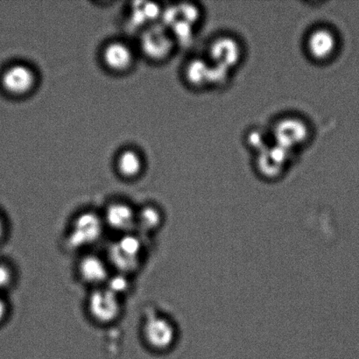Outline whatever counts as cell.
Masks as SVG:
<instances>
[{"label": "cell", "instance_id": "6da1fadb", "mask_svg": "<svg viewBox=\"0 0 359 359\" xmlns=\"http://www.w3.org/2000/svg\"><path fill=\"white\" fill-rule=\"evenodd\" d=\"M1 86L6 93L13 97H25L36 88L39 76L33 67L24 62H16L4 70Z\"/></svg>", "mask_w": 359, "mask_h": 359}, {"label": "cell", "instance_id": "7a4b0ae2", "mask_svg": "<svg viewBox=\"0 0 359 359\" xmlns=\"http://www.w3.org/2000/svg\"><path fill=\"white\" fill-rule=\"evenodd\" d=\"M272 136L278 147L291 152L304 146L309 137V128L302 119L287 117L277 121Z\"/></svg>", "mask_w": 359, "mask_h": 359}, {"label": "cell", "instance_id": "3957f363", "mask_svg": "<svg viewBox=\"0 0 359 359\" xmlns=\"http://www.w3.org/2000/svg\"><path fill=\"white\" fill-rule=\"evenodd\" d=\"M140 49L147 58L161 62L168 57L175 46V39L166 27H147L140 37Z\"/></svg>", "mask_w": 359, "mask_h": 359}, {"label": "cell", "instance_id": "277c9868", "mask_svg": "<svg viewBox=\"0 0 359 359\" xmlns=\"http://www.w3.org/2000/svg\"><path fill=\"white\" fill-rule=\"evenodd\" d=\"M142 252V245L140 239L128 234L111 245L109 255L112 265L122 273H126L138 269Z\"/></svg>", "mask_w": 359, "mask_h": 359}, {"label": "cell", "instance_id": "5b68a950", "mask_svg": "<svg viewBox=\"0 0 359 359\" xmlns=\"http://www.w3.org/2000/svg\"><path fill=\"white\" fill-rule=\"evenodd\" d=\"M104 230V222L93 212L80 214L74 221L69 235L72 248H81L94 244L100 238Z\"/></svg>", "mask_w": 359, "mask_h": 359}, {"label": "cell", "instance_id": "8992f818", "mask_svg": "<svg viewBox=\"0 0 359 359\" xmlns=\"http://www.w3.org/2000/svg\"><path fill=\"white\" fill-rule=\"evenodd\" d=\"M143 332L149 346L158 351L170 350L178 339L177 326L170 319L161 316L149 320Z\"/></svg>", "mask_w": 359, "mask_h": 359}, {"label": "cell", "instance_id": "52a82bcc", "mask_svg": "<svg viewBox=\"0 0 359 359\" xmlns=\"http://www.w3.org/2000/svg\"><path fill=\"white\" fill-rule=\"evenodd\" d=\"M88 307L91 316L100 323L114 322L121 315V305L118 295L108 288H102L90 294Z\"/></svg>", "mask_w": 359, "mask_h": 359}, {"label": "cell", "instance_id": "ba28073f", "mask_svg": "<svg viewBox=\"0 0 359 359\" xmlns=\"http://www.w3.org/2000/svg\"><path fill=\"white\" fill-rule=\"evenodd\" d=\"M102 61L107 69L115 73H126L133 68L135 55L133 48L123 41H111L102 50Z\"/></svg>", "mask_w": 359, "mask_h": 359}, {"label": "cell", "instance_id": "9c48e42d", "mask_svg": "<svg viewBox=\"0 0 359 359\" xmlns=\"http://www.w3.org/2000/svg\"><path fill=\"white\" fill-rule=\"evenodd\" d=\"M241 45L231 37L217 38L209 48L210 62L227 72L241 61Z\"/></svg>", "mask_w": 359, "mask_h": 359}, {"label": "cell", "instance_id": "30bf717a", "mask_svg": "<svg viewBox=\"0 0 359 359\" xmlns=\"http://www.w3.org/2000/svg\"><path fill=\"white\" fill-rule=\"evenodd\" d=\"M288 151L276 146L267 147L260 152L257 159V170L263 178L273 181L280 177L288 163Z\"/></svg>", "mask_w": 359, "mask_h": 359}, {"label": "cell", "instance_id": "8fae6325", "mask_svg": "<svg viewBox=\"0 0 359 359\" xmlns=\"http://www.w3.org/2000/svg\"><path fill=\"white\" fill-rule=\"evenodd\" d=\"M307 50L313 59L325 61L335 54L337 48V38L329 28L320 27L309 35Z\"/></svg>", "mask_w": 359, "mask_h": 359}, {"label": "cell", "instance_id": "7c38bea8", "mask_svg": "<svg viewBox=\"0 0 359 359\" xmlns=\"http://www.w3.org/2000/svg\"><path fill=\"white\" fill-rule=\"evenodd\" d=\"M104 221L114 230L128 232L136 224V214L125 203H112L104 213Z\"/></svg>", "mask_w": 359, "mask_h": 359}, {"label": "cell", "instance_id": "4fadbf2b", "mask_svg": "<svg viewBox=\"0 0 359 359\" xmlns=\"http://www.w3.org/2000/svg\"><path fill=\"white\" fill-rule=\"evenodd\" d=\"M116 170L119 175L126 179L140 177L145 168V160L140 151L126 149L118 154L115 161Z\"/></svg>", "mask_w": 359, "mask_h": 359}, {"label": "cell", "instance_id": "5bb4252c", "mask_svg": "<svg viewBox=\"0 0 359 359\" xmlns=\"http://www.w3.org/2000/svg\"><path fill=\"white\" fill-rule=\"evenodd\" d=\"M79 271L81 278L87 283L100 285L108 280L107 266L97 256L84 257L79 263Z\"/></svg>", "mask_w": 359, "mask_h": 359}, {"label": "cell", "instance_id": "9a60e30c", "mask_svg": "<svg viewBox=\"0 0 359 359\" xmlns=\"http://www.w3.org/2000/svg\"><path fill=\"white\" fill-rule=\"evenodd\" d=\"M163 223V214L156 207H144L138 214H136V224L147 231L156 230Z\"/></svg>", "mask_w": 359, "mask_h": 359}, {"label": "cell", "instance_id": "2e32d148", "mask_svg": "<svg viewBox=\"0 0 359 359\" xmlns=\"http://www.w3.org/2000/svg\"><path fill=\"white\" fill-rule=\"evenodd\" d=\"M108 290L114 292V294L118 295L128 290L129 287L128 280H126V278L123 276V274L121 276H116L112 278L111 280H108Z\"/></svg>", "mask_w": 359, "mask_h": 359}, {"label": "cell", "instance_id": "e0dca14e", "mask_svg": "<svg viewBox=\"0 0 359 359\" xmlns=\"http://www.w3.org/2000/svg\"><path fill=\"white\" fill-rule=\"evenodd\" d=\"M12 281V271L5 264L0 263V291L8 287Z\"/></svg>", "mask_w": 359, "mask_h": 359}, {"label": "cell", "instance_id": "ac0fdd59", "mask_svg": "<svg viewBox=\"0 0 359 359\" xmlns=\"http://www.w3.org/2000/svg\"><path fill=\"white\" fill-rule=\"evenodd\" d=\"M7 311H8V309H7L6 302L4 300L1 295H0V323L6 318Z\"/></svg>", "mask_w": 359, "mask_h": 359}, {"label": "cell", "instance_id": "d6986e66", "mask_svg": "<svg viewBox=\"0 0 359 359\" xmlns=\"http://www.w3.org/2000/svg\"><path fill=\"white\" fill-rule=\"evenodd\" d=\"M4 233H5V225H4L2 218L0 217V241H1Z\"/></svg>", "mask_w": 359, "mask_h": 359}]
</instances>
